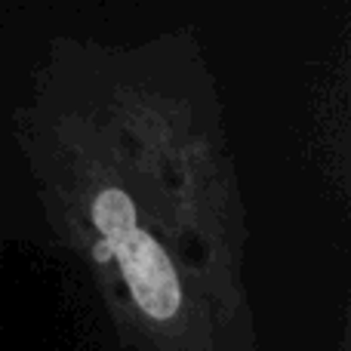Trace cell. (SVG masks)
<instances>
[{
  "mask_svg": "<svg viewBox=\"0 0 351 351\" xmlns=\"http://www.w3.org/2000/svg\"><path fill=\"white\" fill-rule=\"evenodd\" d=\"M111 259L121 265L136 305L148 317L167 321V317H173L179 311L182 287H179V278H176V268L170 256L164 253V247L152 234L133 228L114 247Z\"/></svg>",
  "mask_w": 351,
  "mask_h": 351,
  "instance_id": "cell-1",
  "label": "cell"
},
{
  "mask_svg": "<svg viewBox=\"0 0 351 351\" xmlns=\"http://www.w3.org/2000/svg\"><path fill=\"white\" fill-rule=\"evenodd\" d=\"M93 222H96L102 243L96 247V256L102 262H108L114 256V247L136 228V206L130 200L127 191L121 188H108L96 197L93 204Z\"/></svg>",
  "mask_w": 351,
  "mask_h": 351,
  "instance_id": "cell-2",
  "label": "cell"
}]
</instances>
